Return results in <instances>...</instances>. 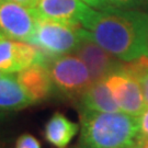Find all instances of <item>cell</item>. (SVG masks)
I'll return each mask as SVG.
<instances>
[{"instance_id":"6da1fadb","label":"cell","mask_w":148,"mask_h":148,"mask_svg":"<svg viewBox=\"0 0 148 148\" xmlns=\"http://www.w3.org/2000/svg\"><path fill=\"white\" fill-rule=\"evenodd\" d=\"M81 27L97 44L124 63L148 57V13L144 11L93 9Z\"/></svg>"},{"instance_id":"7a4b0ae2","label":"cell","mask_w":148,"mask_h":148,"mask_svg":"<svg viewBox=\"0 0 148 148\" xmlns=\"http://www.w3.org/2000/svg\"><path fill=\"white\" fill-rule=\"evenodd\" d=\"M81 148H135L138 117L122 111L95 112L79 109Z\"/></svg>"},{"instance_id":"3957f363","label":"cell","mask_w":148,"mask_h":148,"mask_svg":"<svg viewBox=\"0 0 148 148\" xmlns=\"http://www.w3.org/2000/svg\"><path fill=\"white\" fill-rule=\"evenodd\" d=\"M82 36L81 25L40 16L30 44L36 46L48 59H53L74 53Z\"/></svg>"},{"instance_id":"277c9868","label":"cell","mask_w":148,"mask_h":148,"mask_svg":"<svg viewBox=\"0 0 148 148\" xmlns=\"http://www.w3.org/2000/svg\"><path fill=\"white\" fill-rule=\"evenodd\" d=\"M47 67L55 90L67 98L79 99L85 90L93 82L88 67L75 54L49 59Z\"/></svg>"},{"instance_id":"5b68a950","label":"cell","mask_w":148,"mask_h":148,"mask_svg":"<svg viewBox=\"0 0 148 148\" xmlns=\"http://www.w3.org/2000/svg\"><path fill=\"white\" fill-rule=\"evenodd\" d=\"M40 14L12 0H0V31L5 38L30 43Z\"/></svg>"},{"instance_id":"8992f818","label":"cell","mask_w":148,"mask_h":148,"mask_svg":"<svg viewBox=\"0 0 148 148\" xmlns=\"http://www.w3.org/2000/svg\"><path fill=\"white\" fill-rule=\"evenodd\" d=\"M120 110L128 115L138 117L146 108L145 99L137 80L124 68L112 73L104 79Z\"/></svg>"},{"instance_id":"52a82bcc","label":"cell","mask_w":148,"mask_h":148,"mask_svg":"<svg viewBox=\"0 0 148 148\" xmlns=\"http://www.w3.org/2000/svg\"><path fill=\"white\" fill-rule=\"evenodd\" d=\"M73 54L77 55L89 69L93 82L104 80L112 73L123 67L124 64L113 55L106 52L89 36L84 29V36Z\"/></svg>"},{"instance_id":"ba28073f","label":"cell","mask_w":148,"mask_h":148,"mask_svg":"<svg viewBox=\"0 0 148 148\" xmlns=\"http://www.w3.org/2000/svg\"><path fill=\"white\" fill-rule=\"evenodd\" d=\"M49 59L30 43L3 38L0 41V71L19 73L34 64L46 65Z\"/></svg>"},{"instance_id":"9c48e42d","label":"cell","mask_w":148,"mask_h":148,"mask_svg":"<svg viewBox=\"0 0 148 148\" xmlns=\"http://www.w3.org/2000/svg\"><path fill=\"white\" fill-rule=\"evenodd\" d=\"M35 10L44 18L81 25L93 9L81 0H38Z\"/></svg>"},{"instance_id":"30bf717a","label":"cell","mask_w":148,"mask_h":148,"mask_svg":"<svg viewBox=\"0 0 148 148\" xmlns=\"http://www.w3.org/2000/svg\"><path fill=\"white\" fill-rule=\"evenodd\" d=\"M16 77L33 103L48 99L55 90L48 67L43 64H34L19 71Z\"/></svg>"},{"instance_id":"8fae6325","label":"cell","mask_w":148,"mask_h":148,"mask_svg":"<svg viewBox=\"0 0 148 148\" xmlns=\"http://www.w3.org/2000/svg\"><path fill=\"white\" fill-rule=\"evenodd\" d=\"M79 131V125L69 120L63 113L56 112L44 127L46 142L56 148H66Z\"/></svg>"},{"instance_id":"7c38bea8","label":"cell","mask_w":148,"mask_h":148,"mask_svg":"<svg viewBox=\"0 0 148 148\" xmlns=\"http://www.w3.org/2000/svg\"><path fill=\"white\" fill-rule=\"evenodd\" d=\"M79 109L95 112L121 111L114 101L104 80L95 81L85 90L79 97Z\"/></svg>"},{"instance_id":"4fadbf2b","label":"cell","mask_w":148,"mask_h":148,"mask_svg":"<svg viewBox=\"0 0 148 148\" xmlns=\"http://www.w3.org/2000/svg\"><path fill=\"white\" fill-rule=\"evenodd\" d=\"M33 104V101L18 82L16 77L9 74L0 78V112L18 111Z\"/></svg>"},{"instance_id":"5bb4252c","label":"cell","mask_w":148,"mask_h":148,"mask_svg":"<svg viewBox=\"0 0 148 148\" xmlns=\"http://www.w3.org/2000/svg\"><path fill=\"white\" fill-rule=\"evenodd\" d=\"M124 68L137 80L143 92L145 103L148 106V57L124 64Z\"/></svg>"},{"instance_id":"9a60e30c","label":"cell","mask_w":148,"mask_h":148,"mask_svg":"<svg viewBox=\"0 0 148 148\" xmlns=\"http://www.w3.org/2000/svg\"><path fill=\"white\" fill-rule=\"evenodd\" d=\"M148 139V106L138 116V140Z\"/></svg>"},{"instance_id":"2e32d148","label":"cell","mask_w":148,"mask_h":148,"mask_svg":"<svg viewBox=\"0 0 148 148\" xmlns=\"http://www.w3.org/2000/svg\"><path fill=\"white\" fill-rule=\"evenodd\" d=\"M14 148H41V143L31 134H23L16 139Z\"/></svg>"},{"instance_id":"e0dca14e","label":"cell","mask_w":148,"mask_h":148,"mask_svg":"<svg viewBox=\"0 0 148 148\" xmlns=\"http://www.w3.org/2000/svg\"><path fill=\"white\" fill-rule=\"evenodd\" d=\"M108 7L117 9H135L142 7L140 0H106Z\"/></svg>"},{"instance_id":"ac0fdd59","label":"cell","mask_w":148,"mask_h":148,"mask_svg":"<svg viewBox=\"0 0 148 148\" xmlns=\"http://www.w3.org/2000/svg\"><path fill=\"white\" fill-rule=\"evenodd\" d=\"M81 1H84L85 3H87L91 8H95L98 10L104 9V8L108 7L106 0H81Z\"/></svg>"},{"instance_id":"d6986e66","label":"cell","mask_w":148,"mask_h":148,"mask_svg":"<svg viewBox=\"0 0 148 148\" xmlns=\"http://www.w3.org/2000/svg\"><path fill=\"white\" fill-rule=\"evenodd\" d=\"M14 2H18L20 5L27 7V8H32V9H35V7L37 5L38 0H12Z\"/></svg>"},{"instance_id":"ffe728a7","label":"cell","mask_w":148,"mask_h":148,"mask_svg":"<svg viewBox=\"0 0 148 148\" xmlns=\"http://www.w3.org/2000/svg\"><path fill=\"white\" fill-rule=\"evenodd\" d=\"M136 148H148V139L147 140H137Z\"/></svg>"},{"instance_id":"44dd1931","label":"cell","mask_w":148,"mask_h":148,"mask_svg":"<svg viewBox=\"0 0 148 148\" xmlns=\"http://www.w3.org/2000/svg\"><path fill=\"white\" fill-rule=\"evenodd\" d=\"M140 2H142V7L148 10V0H140Z\"/></svg>"},{"instance_id":"7402d4cb","label":"cell","mask_w":148,"mask_h":148,"mask_svg":"<svg viewBox=\"0 0 148 148\" xmlns=\"http://www.w3.org/2000/svg\"><path fill=\"white\" fill-rule=\"evenodd\" d=\"M7 75H9V74H5V73H3V71H0V78L5 77V76H7Z\"/></svg>"},{"instance_id":"603a6c76","label":"cell","mask_w":148,"mask_h":148,"mask_svg":"<svg viewBox=\"0 0 148 148\" xmlns=\"http://www.w3.org/2000/svg\"><path fill=\"white\" fill-rule=\"evenodd\" d=\"M3 115H5V113H2V112H0V122L2 121V119H3Z\"/></svg>"},{"instance_id":"cb8c5ba5","label":"cell","mask_w":148,"mask_h":148,"mask_svg":"<svg viewBox=\"0 0 148 148\" xmlns=\"http://www.w3.org/2000/svg\"><path fill=\"white\" fill-rule=\"evenodd\" d=\"M3 38H5V35H3V34L1 33V31H0V41H1V40H3Z\"/></svg>"},{"instance_id":"d4e9b609","label":"cell","mask_w":148,"mask_h":148,"mask_svg":"<svg viewBox=\"0 0 148 148\" xmlns=\"http://www.w3.org/2000/svg\"><path fill=\"white\" fill-rule=\"evenodd\" d=\"M135 148H136V147H135Z\"/></svg>"}]
</instances>
